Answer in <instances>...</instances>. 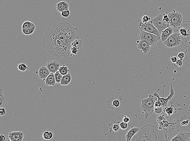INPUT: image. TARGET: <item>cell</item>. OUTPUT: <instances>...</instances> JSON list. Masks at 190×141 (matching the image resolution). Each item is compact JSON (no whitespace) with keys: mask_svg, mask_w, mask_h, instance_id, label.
Wrapping results in <instances>:
<instances>
[{"mask_svg":"<svg viewBox=\"0 0 190 141\" xmlns=\"http://www.w3.org/2000/svg\"><path fill=\"white\" fill-rule=\"evenodd\" d=\"M78 29L67 22L56 24L48 28L43 45L53 57L67 58L70 55L72 42L79 39Z\"/></svg>","mask_w":190,"mask_h":141,"instance_id":"1","label":"cell"},{"mask_svg":"<svg viewBox=\"0 0 190 141\" xmlns=\"http://www.w3.org/2000/svg\"><path fill=\"white\" fill-rule=\"evenodd\" d=\"M167 134L159 126L148 124L140 128L131 141H167Z\"/></svg>","mask_w":190,"mask_h":141,"instance_id":"2","label":"cell"},{"mask_svg":"<svg viewBox=\"0 0 190 141\" xmlns=\"http://www.w3.org/2000/svg\"><path fill=\"white\" fill-rule=\"evenodd\" d=\"M157 100L158 98L154 95H150L148 98L141 100V110L146 119L154 112L155 103Z\"/></svg>","mask_w":190,"mask_h":141,"instance_id":"3","label":"cell"},{"mask_svg":"<svg viewBox=\"0 0 190 141\" xmlns=\"http://www.w3.org/2000/svg\"><path fill=\"white\" fill-rule=\"evenodd\" d=\"M163 95H162V97H160L159 96L158 92L160 90V89H158L157 91L153 93V95L155 96V97L158 98V100L157 101H156L155 103V108L158 107H165L167 106L168 105L169 102L170 100L172 99L173 97L174 96L175 92L174 90L173 85L172 84H171V87H170V94L168 96V97L167 98H164V93L165 88L166 86L165 84L163 83Z\"/></svg>","mask_w":190,"mask_h":141,"instance_id":"4","label":"cell"},{"mask_svg":"<svg viewBox=\"0 0 190 141\" xmlns=\"http://www.w3.org/2000/svg\"><path fill=\"white\" fill-rule=\"evenodd\" d=\"M157 122L159 124V128L166 133L172 132L175 129L174 123H169L167 120L164 114L157 117Z\"/></svg>","mask_w":190,"mask_h":141,"instance_id":"5","label":"cell"},{"mask_svg":"<svg viewBox=\"0 0 190 141\" xmlns=\"http://www.w3.org/2000/svg\"><path fill=\"white\" fill-rule=\"evenodd\" d=\"M139 39V40H145L152 47L154 46L157 44V42L161 39V37L150 33L140 30Z\"/></svg>","mask_w":190,"mask_h":141,"instance_id":"6","label":"cell"},{"mask_svg":"<svg viewBox=\"0 0 190 141\" xmlns=\"http://www.w3.org/2000/svg\"><path fill=\"white\" fill-rule=\"evenodd\" d=\"M138 27L140 30L150 33L161 37V34L159 32L153 24L151 20L146 23L139 22L138 24Z\"/></svg>","mask_w":190,"mask_h":141,"instance_id":"7","label":"cell"},{"mask_svg":"<svg viewBox=\"0 0 190 141\" xmlns=\"http://www.w3.org/2000/svg\"><path fill=\"white\" fill-rule=\"evenodd\" d=\"M170 18V25L175 28H178L182 24L183 17L181 14L175 10H173V12L168 14Z\"/></svg>","mask_w":190,"mask_h":141,"instance_id":"8","label":"cell"},{"mask_svg":"<svg viewBox=\"0 0 190 141\" xmlns=\"http://www.w3.org/2000/svg\"><path fill=\"white\" fill-rule=\"evenodd\" d=\"M163 43L167 47L172 48L182 43V40L180 35L177 33H175L171 35Z\"/></svg>","mask_w":190,"mask_h":141,"instance_id":"9","label":"cell"},{"mask_svg":"<svg viewBox=\"0 0 190 141\" xmlns=\"http://www.w3.org/2000/svg\"><path fill=\"white\" fill-rule=\"evenodd\" d=\"M163 15L164 14H160L155 18L151 19L153 24L158 29L160 34L163 30L170 26L169 24L165 23L163 22L162 20Z\"/></svg>","mask_w":190,"mask_h":141,"instance_id":"10","label":"cell"},{"mask_svg":"<svg viewBox=\"0 0 190 141\" xmlns=\"http://www.w3.org/2000/svg\"><path fill=\"white\" fill-rule=\"evenodd\" d=\"M82 45H83L82 41L80 40L79 39H77L76 40L73 41L71 44V53L70 55L74 57H76V56L78 55Z\"/></svg>","mask_w":190,"mask_h":141,"instance_id":"11","label":"cell"},{"mask_svg":"<svg viewBox=\"0 0 190 141\" xmlns=\"http://www.w3.org/2000/svg\"><path fill=\"white\" fill-rule=\"evenodd\" d=\"M137 42L138 43L137 47L143 51L144 54L148 53L151 50V46L148 42L145 40H139L137 41Z\"/></svg>","mask_w":190,"mask_h":141,"instance_id":"12","label":"cell"},{"mask_svg":"<svg viewBox=\"0 0 190 141\" xmlns=\"http://www.w3.org/2000/svg\"><path fill=\"white\" fill-rule=\"evenodd\" d=\"M8 137L11 141H22L24 133L22 131H13L9 133Z\"/></svg>","mask_w":190,"mask_h":141,"instance_id":"13","label":"cell"},{"mask_svg":"<svg viewBox=\"0 0 190 141\" xmlns=\"http://www.w3.org/2000/svg\"><path fill=\"white\" fill-rule=\"evenodd\" d=\"M46 66L50 73L55 74L59 70L60 67V63L57 61H50L48 62Z\"/></svg>","mask_w":190,"mask_h":141,"instance_id":"14","label":"cell"},{"mask_svg":"<svg viewBox=\"0 0 190 141\" xmlns=\"http://www.w3.org/2000/svg\"><path fill=\"white\" fill-rule=\"evenodd\" d=\"M190 138V133L180 132L172 139L171 141H188Z\"/></svg>","mask_w":190,"mask_h":141,"instance_id":"15","label":"cell"},{"mask_svg":"<svg viewBox=\"0 0 190 141\" xmlns=\"http://www.w3.org/2000/svg\"><path fill=\"white\" fill-rule=\"evenodd\" d=\"M174 29L172 27H169L162 32L161 34V39L162 42H164L167 40L169 37L172 34Z\"/></svg>","mask_w":190,"mask_h":141,"instance_id":"16","label":"cell"},{"mask_svg":"<svg viewBox=\"0 0 190 141\" xmlns=\"http://www.w3.org/2000/svg\"><path fill=\"white\" fill-rule=\"evenodd\" d=\"M54 137V133L50 129L44 130L41 134V138L43 140H52L53 139Z\"/></svg>","mask_w":190,"mask_h":141,"instance_id":"17","label":"cell"},{"mask_svg":"<svg viewBox=\"0 0 190 141\" xmlns=\"http://www.w3.org/2000/svg\"><path fill=\"white\" fill-rule=\"evenodd\" d=\"M50 73H51L48 70L47 67L43 66L39 69L38 74L39 77L41 78V79H43L44 81H45L46 78L48 77Z\"/></svg>","mask_w":190,"mask_h":141,"instance_id":"18","label":"cell"},{"mask_svg":"<svg viewBox=\"0 0 190 141\" xmlns=\"http://www.w3.org/2000/svg\"><path fill=\"white\" fill-rule=\"evenodd\" d=\"M140 128L138 127H132L126 133L125 136L126 140L127 141H131V139L138 132Z\"/></svg>","mask_w":190,"mask_h":141,"instance_id":"19","label":"cell"},{"mask_svg":"<svg viewBox=\"0 0 190 141\" xmlns=\"http://www.w3.org/2000/svg\"><path fill=\"white\" fill-rule=\"evenodd\" d=\"M56 10L61 13L63 11L69 9V4L65 1H60L56 4Z\"/></svg>","mask_w":190,"mask_h":141,"instance_id":"20","label":"cell"},{"mask_svg":"<svg viewBox=\"0 0 190 141\" xmlns=\"http://www.w3.org/2000/svg\"><path fill=\"white\" fill-rule=\"evenodd\" d=\"M45 84L48 86H54L56 83L55 74L51 73L45 80Z\"/></svg>","mask_w":190,"mask_h":141,"instance_id":"21","label":"cell"},{"mask_svg":"<svg viewBox=\"0 0 190 141\" xmlns=\"http://www.w3.org/2000/svg\"><path fill=\"white\" fill-rule=\"evenodd\" d=\"M2 87H0V108L5 107L8 105V98L3 92Z\"/></svg>","mask_w":190,"mask_h":141,"instance_id":"22","label":"cell"},{"mask_svg":"<svg viewBox=\"0 0 190 141\" xmlns=\"http://www.w3.org/2000/svg\"><path fill=\"white\" fill-rule=\"evenodd\" d=\"M71 81V75L70 74L68 73L63 76V78L60 84L62 86H67L70 84Z\"/></svg>","mask_w":190,"mask_h":141,"instance_id":"23","label":"cell"},{"mask_svg":"<svg viewBox=\"0 0 190 141\" xmlns=\"http://www.w3.org/2000/svg\"><path fill=\"white\" fill-rule=\"evenodd\" d=\"M36 29V26H34L32 27L27 28V29H22V32L23 34L25 35H29L32 34L34 32Z\"/></svg>","mask_w":190,"mask_h":141,"instance_id":"24","label":"cell"},{"mask_svg":"<svg viewBox=\"0 0 190 141\" xmlns=\"http://www.w3.org/2000/svg\"><path fill=\"white\" fill-rule=\"evenodd\" d=\"M58 71H59V72L63 76L69 73V70L67 66H65V65H63L62 66H60Z\"/></svg>","mask_w":190,"mask_h":141,"instance_id":"25","label":"cell"},{"mask_svg":"<svg viewBox=\"0 0 190 141\" xmlns=\"http://www.w3.org/2000/svg\"><path fill=\"white\" fill-rule=\"evenodd\" d=\"M34 26H35V25L33 22L30 21H26L22 24V29H27V28L32 27Z\"/></svg>","mask_w":190,"mask_h":141,"instance_id":"26","label":"cell"},{"mask_svg":"<svg viewBox=\"0 0 190 141\" xmlns=\"http://www.w3.org/2000/svg\"><path fill=\"white\" fill-rule=\"evenodd\" d=\"M55 76L56 83L59 84V83H60L62 78H63V75L59 72V71H58L55 73Z\"/></svg>","mask_w":190,"mask_h":141,"instance_id":"27","label":"cell"},{"mask_svg":"<svg viewBox=\"0 0 190 141\" xmlns=\"http://www.w3.org/2000/svg\"><path fill=\"white\" fill-rule=\"evenodd\" d=\"M173 108H174V106L173 105H172L171 107H165V111L168 116H171L173 113V112H174Z\"/></svg>","mask_w":190,"mask_h":141,"instance_id":"28","label":"cell"},{"mask_svg":"<svg viewBox=\"0 0 190 141\" xmlns=\"http://www.w3.org/2000/svg\"><path fill=\"white\" fill-rule=\"evenodd\" d=\"M18 68V70L22 72H24L25 71L29 70V67L26 64L22 63L19 64Z\"/></svg>","mask_w":190,"mask_h":141,"instance_id":"29","label":"cell"},{"mask_svg":"<svg viewBox=\"0 0 190 141\" xmlns=\"http://www.w3.org/2000/svg\"><path fill=\"white\" fill-rule=\"evenodd\" d=\"M70 12L69 11V9H68V10H65L61 12L60 16L63 18H68L70 15Z\"/></svg>","mask_w":190,"mask_h":141,"instance_id":"30","label":"cell"},{"mask_svg":"<svg viewBox=\"0 0 190 141\" xmlns=\"http://www.w3.org/2000/svg\"><path fill=\"white\" fill-rule=\"evenodd\" d=\"M162 20H163V22H164L165 23L169 24L170 22V18H169L168 14H164L163 18H162Z\"/></svg>","mask_w":190,"mask_h":141,"instance_id":"31","label":"cell"},{"mask_svg":"<svg viewBox=\"0 0 190 141\" xmlns=\"http://www.w3.org/2000/svg\"><path fill=\"white\" fill-rule=\"evenodd\" d=\"M180 34L184 37H186L188 35L187 31L186 29L184 28H182L180 29Z\"/></svg>","mask_w":190,"mask_h":141,"instance_id":"32","label":"cell"},{"mask_svg":"<svg viewBox=\"0 0 190 141\" xmlns=\"http://www.w3.org/2000/svg\"><path fill=\"white\" fill-rule=\"evenodd\" d=\"M119 125H120V128L123 130H125L127 128V123H125L124 122H121V123H120Z\"/></svg>","mask_w":190,"mask_h":141,"instance_id":"33","label":"cell"},{"mask_svg":"<svg viewBox=\"0 0 190 141\" xmlns=\"http://www.w3.org/2000/svg\"><path fill=\"white\" fill-rule=\"evenodd\" d=\"M151 18H150L148 16L145 15L142 17V22L143 23H146V22H148L151 21Z\"/></svg>","mask_w":190,"mask_h":141,"instance_id":"34","label":"cell"},{"mask_svg":"<svg viewBox=\"0 0 190 141\" xmlns=\"http://www.w3.org/2000/svg\"><path fill=\"white\" fill-rule=\"evenodd\" d=\"M162 107H158L154 108V112L156 114H159L161 113L162 111Z\"/></svg>","mask_w":190,"mask_h":141,"instance_id":"35","label":"cell"},{"mask_svg":"<svg viewBox=\"0 0 190 141\" xmlns=\"http://www.w3.org/2000/svg\"><path fill=\"white\" fill-rule=\"evenodd\" d=\"M113 106L115 108L118 107L120 106V101L118 100L115 99L112 102Z\"/></svg>","mask_w":190,"mask_h":141,"instance_id":"36","label":"cell"},{"mask_svg":"<svg viewBox=\"0 0 190 141\" xmlns=\"http://www.w3.org/2000/svg\"><path fill=\"white\" fill-rule=\"evenodd\" d=\"M120 126L118 125V124H115L112 126L113 130L115 131V132H117L118 131H119L120 129Z\"/></svg>","mask_w":190,"mask_h":141,"instance_id":"37","label":"cell"},{"mask_svg":"<svg viewBox=\"0 0 190 141\" xmlns=\"http://www.w3.org/2000/svg\"><path fill=\"white\" fill-rule=\"evenodd\" d=\"M178 58L180 60H182L185 57V53L184 52H180L178 55Z\"/></svg>","mask_w":190,"mask_h":141,"instance_id":"38","label":"cell"},{"mask_svg":"<svg viewBox=\"0 0 190 141\" xmlns=\"http://www.w3.org/2000/svg\"><path fill=\"white\" fill-rule=\"evenodd\" d=\"M6 113V111L5 109L3 108V107L0 108V116H3L5 115Z\"/></svg>","mask_w":190,"mask_h":141,"instance_id":"39","label":"cell"},{"mask_svg":"<svg viewBox=\"0 0 190 141\" xmlns=\"http://www.w3.org/2000/svg\"><path fill=\"white\" fill-rule=\"evenodd\" d=\"M123 122H125L126 123H128L130 122V118H128L127 116H125L124 117V118H123Z\"/></svg>","mask_w":190,"mask_h":141,"instance_id":"40","label":"cell"},{"mask_svg":"<svg viewBox=\"0 0 190 141\" xmlns=\"http://www.w3.org/2000/svg\"><path fill=\"white\" fill-rule=\"evenodd\" d=\"M175 63H176V65H177L178 66L181 67L182 66V60H180V59L178 60L177 61H176Z\"/></svg>","mask_w":190,"mask_h":141,"instance_id":"41","label":"cell"},{"mask_svg":"<svg viewBox=\"0 0 190 141\" xmlns=\"http://www.w3.org/2000/svg\"><path fill=\"white\" fill-rule=\"evenodd\" d=\"M170 60H171L172 62L174 63H175L176 61H177L178 59L177 57H175V56H172V57H171Z\"/></svg>","mask_w":190,"mask_h":141,"instance_id":"42","label":"cell"},{"mask_svg":"<svg viewBox=\"0 0 190 141\" xmlns=\"http://www.w3.org/2000/svg\"><path fill=\"white\" fill-rule=\"evenodd\" d=\"M189 120H186V121H182V123H181V124H182V125H187V124H188V123H189Z\"/></svg>","mask_w":190,"mask_h":141,"instance_id":"43","label":"cell"},{"mask_svg":"<svg viewBox=\"0 0 190 141\" xmlns=\"http://www.w3.org/2000/svg\"><path fill=\"white\" fill-rule=\"evenodd\" d=\"M5 140V137L4 135H1L0 136V141H4Z\"/></svg>","mask_w":190,"mask_h":141,"instance_id":"44","label":"cell"},{"mask_svg":"<svg viewBox=\"0 0 190 141\" xmlns=\"http://www.w3.org/2000/svg\"><path fill=\"white\" fill-rule=\"evenodd\" d=\"M188 141H190V138L189 139V140H188Z\"/></svg>","mask_w":190,"mask_h":141,"instance_id":"45","label":"cell"}]
</instances>
